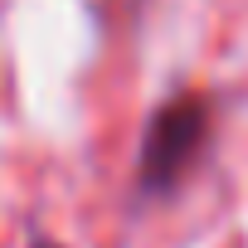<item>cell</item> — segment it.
Masks as SVG:
<instances>
[{"mask_svg": "<svg viewBox=\"0 0 248 248\" xmlns=\"http://www.w3.org/2000/svg\"><path fill=\"white\" fill-rule=\"evenodd\" d=\"M209 141H214V102L204 93H175L146 122L141 161H137V190L141 195L180 190L195 175V166L204 161Z\"/></svg>", "mask_w": 248, "mask_h": 248, "instance_id": "6da1fadb", "label": "cell"}, {"mask_svg": "<svg viewBox=\"0 0 248 248\" xmlns=\"http://www.w3.org/2000/svg\"><path fill=\"white\" fill-rule=\"evenodd\" d=\"M30 248H63V243H54V238H44V233H34V238H30Z\"/></svg>", "mask_w": 248, "mask_h": 248, "instance_id": "7a4b0ae2", "label": "cell"}]
</instances>
